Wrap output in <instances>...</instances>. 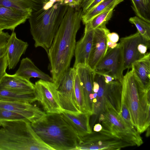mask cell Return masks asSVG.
<instances>
[{
    "label": "cell",
    "instance_id": "6da1fadb",
    "mask_svg": "<svg viewBox=\"0 0 150 150\" xmlns=\"http://www.w3.org/2000/svg\"><path fill=\"white\" fill-rule=\"evenodd\" d=\"M82 14L79 6H69L48 50L50 68L55 84L70 68Z\"/></svg>",
    "mask_w": 150,
    "mask_h": 150
},
{
    "label": "cell",
    "instance_id": "7a4b0ae2",
    "mask_svg": "<svg viewBox=\"0 0 150 150\" xmlns=\"http://www.w3.org/2000/svg\"><path fill=\"white\" fill-rule=\"evenodd\" d=\"M30 123L40 139L53 150H76L80 138L60 114L45 113Z\"/></svg>",
    "mask_w": 150,
    "mask_h": 150
},
{
    "label": "cell",
    "instance_id": "3957f363",
    "mask_svg": "<svg viewBox=\"0 0 150 150\" xmlns=\"http://www.w3.org/2000/svg\"><path fill=\"white\" fill-rule=\"evenodd\" d=\"M121 99L129 109L134 127L139 133L149 127L150 91H146L139 84L131 70L123 76Z\"/></svg>",
    "mask_w": 150,
    "mask_h": 150
},
{
    "label": "cell",
    "instance_id": "277c9868",
    "mask_svg": "<svg viewBox=\"0 0 150 150\" xmlns=\"http://www.w3.org/2000/svg\"><path fill=\"white\" fill-rule=\"evenodd\" d=\"M0 126V150H53L40 139L29 121H7Z\"/></svg>",
    "mask_w": 150,
    "mask_h": 150
},
{
    "label": "cell",
    "instance_id": "5b68a950",
    "mask_svg": "<svg viewBox=\"0 0 150 150\" xmlns=\"http://www.w3.org/2000/svg\"><path fill=\"white\" fill-rule=\"evenodd\" d=\"M68 7L57 2L47 10L32 12L28 19L35 47H41L47 53Z\"/></svg>",
    "mask_w": 150,
    "mask_h": 150
},
{
    "label": "cell",
    "instance_id": "8992f818",
    "mask_svg": "<svg viewBox=\"0 0 150 150\" xmlns=\"http://www.w3.org/2000/svg\"><path fill=\"white\" fill-rule=\"evenodd\" d=\"M99 119L102 123L100 133L121 140L132 146H139L143 144L140 134L126 123L119 113L113 109L106 106Z\"/></svg>",
    "mask_w": 150,
    "mask_h": 150
},
{
    "label": "cell",
    "instance_id": "52a82bcc",
    "mask_svg": "<svg viewBox=\"0 0 150 150\" xmlns=\"http://www.w3.org/2000/svg\"><path fill=\"white\" fill-rule=\"evenodd\" d=\"M76 71L70 67L55 84L62 111L76 114L79 110L75 94L74 79Z\"/></svg>",
    "mask_w": 150,
    "mask_h": 150
},
{
    "label": "cell",
    "instance_id": "ba28073f",
    "mask_svg": "<svg viewBox=\"0 0 150 150\" xmlns=\"http://www.w3.org/2000/svg\"><path fill=\"white\" fill-rule=\"evenodd\" d=\"M124 69L122 46L120 42L112 49L108 50L105 55L96 66L94 71L97 74H105L122 83Z\"/></svg>",
    "mask_w": 150,
    "mask_h": 150
},
{
    "label": "cell",
    "instance_id": "9c48e42d",
    "mask_svg": "<svg viewBox=\"0 0 150 150\" xmlns=\"http://www.w3.org/2000/svg\"><path fill=\"white\" fill-rule=\"evenodd\" d=\"M80 138L76 150H119L132 146L121 140L100 132H92Z\"/></svg>",
    "mask_w": 150,
    "mask_h": 150
},
{
    "label": "cell",
    "instance_id": "30bf717a",
    "mask_svg": "<svg viewBox=\"0 0 150 150\" xmlns=\"http://www.w3.org/2000/svg\"><path fill=\"white\" fill-rule=\"evenodd\" d=\"M34 84L37 101L42 105L45 112L61 114L63 110L54 83L40 79Z\"/></svg>",
    "mask_w": 150,
    "mask_h": 150
},
{
    "label": "cell",
    "instance_id": "8fae6325",
    "mask_svg": "<svg viewBox=\"0 0 150 150\" xmlns=\"http://www.w3.org/2000/svg\"><path fill=\"white\" fill-rule=\"evenodd\" d=\"M147 40H148L144 38L138 31L120 38V42L122 47L124 70L131 68L133 62L144 56L139 53L137 46L140 43Z\"/></svg>",
    "mask_w": 150,
    "mask_h": 150
},
{
    "label": "cell",
    "instance_id": "7c38bea8",
    "mask_svg": "<svg viewBox=\"0 0 150 150\" xmlns=\"http://www.w3.org/2000/svg\"><path fill=\"white\" fill-rule=\"evenodd\" d=\"M32 12V10H21L0 5V31H14L17 26L29 18Z\"/></svg>",
    "mask_w": 150,
    "mask_h": 150
},
{
    "label": "cell",
    "instance_id": "4fadbf2b",
    "mask_svg": "<svg viewBox=\"0 0 150 150\" xmlns=\"http://www.w3.org/2000/svg\"><path fill=\"white\" fill-rule=\"evenodd\" d=\"M93 30L92 46L87 65L94 70L108 50L107 33L110 30L106 26L98 28Z\"/></svg>",
    "mask_w": 150,
    "mask_h": 150
},
{
    "label": "cell",
    "instance_id": "5bb4252c",
    "mask_svg": "<svg viewBox=\"0 0 150 150\" xmlns=\"http://www.w3.org/2000/svg\"><path fill=\"white\" fill-rule=\"evenodd\" d=\"M74 68L81 85L88 113L92 115L93 99V87L95 71L88 65L78 64Z\"/></svg>",
    "mask_w": 150,
    "mask_h": 150
},
{
    "label": "cell",
    "instance_id": "9a60e30c",
    "mask_svg": "<svg viewBox=\"0 0 150 150\" xmlns=\"http://www.w3.org/2000/svg\"><path fill=\"white\" fill-rule=\"evenodd\" d=\"M0 108L19 114L30 123L38 120L45 114L35 105L23 102L0 100Z\"/></svg>",
    "mask_w": 150,
    "mask_h": 150
},
{
    "label": "cell",
    "instance_id": "2e32d148",
    "mask_svg": "<svg viewBox=\"0 0 150 150\" xmlns=\"http://www.w3.org/2000/svg\"><path fill=\"white\" fill-rule=\"evenodd\" d=\"M82 37L76 42L74 52L75 61L73 67L78 64L87 65L91 50L93 35V29L88 23L85 24Z\"/></svg>",
    "mask_w": 150,
    "mask_h": 150
},
{
    "label": "cell",
    "instance_id": "e0dca14e",
    "mask_svg": "<svg viewBox=\"0 0 150 150\" xmlns=\"http://www.w3.org/2000/svg\"><path fill=\"white\" fill-rule=\"evenodd\" d=\"M28 46L27 42L18 39L16 33L12 31L6 44V55L9 69H13L16 67Z\"/></svg>",
    "mask_w": 150,
    "mask_h": 150
},
{
    "label": "cell",
    "instance_id": "ac0fdd59",
    "mask_svg": "<svg viewBox=\"0 0 150 150\" xmlns=\"http://www.w3.org/2000/svg\"><path fill=\"white\" fill-rule=\"evenodd\" d=\"M0 89L27 94L35 92L34 84L15 74L6 73L0 81Z\"/></svg>",
    "mask_w": 150,
    "mask_h": 150
},
{
    "label": "cell",
    "instance_id": "d6986e66",
    "mask_svg": "<svg viewBox=\"0 0 150 150\" xmlns=\"http://www.w3.org/2000/svg\"><path fill=\"white\" fill-rule=\"evenodd\" d=\"M131 68L133 76L140 86L146 91L150 90V52L133 62Z\"/></svg>",
    "mask_w": 150,
    "mask_h": 150
},
{
    "label": "cell",
    "instance_id": "ffe728a7",
    "mask_svg": "<svg viewBox=\"0 0 150 150\" xmlns=\"http://www.w3.org/2000/svg\"><path fill=\"white\" fill-rule=\"evenodd\" d=\"M60 114L72 127L79 138L92 132L89 123L91 115L89 113L81 112L74 114L62 111Z\"/></svg>",
    "mask_w": 150,
    "mask_h": 150
},
{
    "label": "cell",
    "instance_id": "44dd1931",
    "mask_svg": "<svg viewBox=\"0 0 150 150\" xmlns=\"http://www.w3.org/2000/svg\"><path fill=\"white\" fill-rule=\"evenodd\" d=\"M15 74L29 81L31 78L34 77L53 82L52 77L40 70L28 57L22 59L19 68Z\"/></svg>",
    "mask_w": 150,
    "mask_h": 150
},
{
    "label": "cell",
    "instance_id": "7402d4cb",
    "mask_svg": "<svg viewBox=\"0 0 150 150\" xmlns=\"http://www.w3.org/2000/svg\"><path fill=\"white\" fill-rule=\"evenodd\" d=\"M94 79L98 83L99 88L97 97L93 100L92 115H100L105 109L106 83L103 76L95 72Z\"/></svg>",
    "mask_w": 150,
    "mask_h": 150
},
{
    "label": "cell",
    "instance_id": "603a6c76",
    "mask_svg": "<svg viewBox=\"0 0 150 150\" xmlns=\"http://www.w3.org/2000/svg\"><path fill=\"white\" fill-rule=\"evenodd\" d=\"M44 4V0H0V5L33 12L42 8Z\"/></svg>",
    "mask_w": 150,
    "mask_h": 150
},
{
    "label": "cell",
    "instance_id": "cb8c5ba5",
    "mask_svg": "<svg viewBox=\"0 0 150 150\" xmlns=\"http://www.w3.org/2000/svg\"><path fill=\"white\" fill-rule=\"evenodd\" d=\"M123 1L124 0H104L88 12L83 15L82 21L85 24L98 15L110 8H115Z\"/></svg>",
    "mask_w": 150,
    "mask_h": 150
},
{
    "label": "cell",
    "instance_id": "d4e9b609",
    "mask_svg": "<svg viewBox=\"0 0 150 150\" xmlns=\"http://www.w3.org/2000/svg\"><path fill=\"white\" fill-rule=\"evenodd\" d=\"M0 100L5 101H21L32 103L37 101L35 92L23 94L9 90L0 89Z\"/></svg>",
    "mask_w": 150,
    "mask_h": 150
},
{
    "label": "cell",
    "instance_id": "484cf974",
    "mask_svg": "<svg viewBox=\"0 0 150 150\" xmlns=\"http://www.w3.org/2000/svg\"><path fill=\"white\" fill-rule=\"evenodd\" d=\"M132 9L137 16L150 23V5L145 0H130Z\"/></svg>",
    "mask_w": 150,
    "mask_h": 150
},
{
    "label": "cell",
    "instance_id": "4316f807",
    "mask_svg": "<svg viewBox=\"0 0 150 150\" xmlns=\"http://www.w3.org/2000/svg\"><path fill=\"white\" fill-rule=\"evenodd\" d=\"M114 8H110L98 15L88 23L93 29L99 27H106V24L112 17Z\"/></svg>",
    "mask_w": 150,
    "mask_h": 150
},
{
    "label": "cell",
    "instance_id": "83f0119b",
    "mask_svg": "<svg viewBox=\"0 0 150 150\" xmlns=\"http://www.w3.org/2000/svg\"><path fill=\"white\" fill-rule=\"evenodd\" d=\"M74 89L76 100L79 110L81 112L88 113L81 85L76 71L74 79Z\"/></svg>",
    "mask_w": 150,
    "mask_h": 150
},
{
    "label": "cell",
    "instance_id": "f1b7e54d",
    "mask_svg": "<svg viewBox=\"0 0 150 150\" xmlns=\"http://www.w3.org/2000/svg\"><path fill=\"white\" fill-rule=\"evenodd\" d=\"M129 21L134 25L137 31L144 38L147 40H150V23L137 16L130 18Z\"/></svg>",
    "mask_w": 150,
    "mask_h": 150
},
{
    "label": "cell",
    "instance_id": "f546056e",
    "mask_svg": "<svg viewBox=\"0 0 150 150\" xmlns=\"http://www.w3.org/2000/svg\"><path fill=\"white\" fill-rule=\"evenodd\" d=\"M21 120L29 121L19 114L0 108V124L5 121Z\"/></svg>",
    "mask_w": 150,
    "mask_h": 150
},
{
    "label": "cell",
    "instance_id": "4dcf8cb0",
    "mask_svg": "<svg viewBox=\"0 0 150 150\" xmlns=\"http://www.w3.org/2000/svg\"><path fill=\"white\" fill-rule=\"evenodd\" d=\"M120 114L125 122L132 127H134L129 109L123 100L121 99V107Z\"/></svg>",
    "mask_w": 150,
    "mask_h": 150
},
{
    "label": "cell",
    "instance_id": "1f68e13d",
    "mask_svg": "<svg viewBox=\"0 0 150 150\" xmlns=\"http://www.w3.org/2000/svg\"><path fill=\"white\" fill-rule=\"evenodd\" d=\"M104 0H83L79 6L82 8V15L95 7Z\"/></svg>",
    "mask_w": 150,
    "mask_h": 150
},
{
    "label": "cell",
    "instance_id": "d6a6232c",
    "mask_svg": "<svg viewBox=\"0 0 150 150\" xmlns=\"http://www.w3.org/2000/svg\"><path fill=\"white\" fill-rule=\"evenodd\" d=\"M8 67L6 54L0 59V81L6 73V70Z\"/></svg>",
    "mask_w": 150,
    "mask_h": 150
},
{
    "label": "cell",
    "instance_id": "836d02e7",
    "mask_svg": "<svg viewBox=\"0 0 150 150\" xmlns=\"http://www.w3.org/2000/svg\"><path fill=\"white\" fill-rule=\"evenodd\" d=\"M107 38L110 41L114 43H117L119 39V36L117 33L115 32L111 33L110 31L107 33Z\"/></svg>",
    "mask_w": 150,
    "mask_h": 150
},
{
    "label": "cell",
    "instance_id": "e575fe53",
    "mask_svg": "<svg viewBox=\"0 0 150 150\" xmlns=\"http://www.w3.org/2000/svg\"><path fill=\"white\" fill-rule=\"evenodd\" d=\"M100 74L103 76L104 78L105 81L107 83H108L115 80L112 77L108 74L103 73L100 74Z\"/></svg>",
    "mask_w": 150,
    "mask_h": 150
},
{
    "label": "cell",
    "instance_id": "d590c367",
    "mask_svg": "<svg viewBox=\"0 0 150 150\" xmlns=\"http://www.w3.org/2000/svg\"><path fill=\"white\" fill-rule=\"evenodd\" d=\"M118 44V43L113 42L107 39V45L108 50L114 48L117 46Z\"/></svg>",
    "mask_w": 150,
    "mask_h": 150
},
{
    "label": "cell",
    "instance_id": "8d00e7d4",
    "mask_svg": "<svg viewBox=\"0 0 150 150\" xmlns=\"http://www.w3.org/2000/svg\"><path fill=\"white\" fill-rule=\"evenodd\" d=\"M6 44L0 47V59L6 54Z\"/></svg>",
    "mask_w": 150,
    "mask_h": 150
},
{
    "label": "cell",
    "instance_id": "74e56055",
    "mask_svg": "<svg viewBox=\"0 0 150 150\" xmlns=\"http://www.w3.org/2000/svg\"><path fill=\"white\" fill-rule=\"evenodd\" d=\"M99 88V85L98 83L94 79L93 87V93H97L98 91Z\"/></svg>",
    "mask_w": 150,
    "mask_h": 150
},
{
    "label": "cell",
    "instance_id": "f35d334b",
    "mask_svg": "<svg viewBox=\"0 0 150 150\" xmlns=\"http://www.w3.org/2000/svg\"><path fill=\"white\" fill-rule=\"evenodd\" d=\"M102 129V125L99 123L96 124L93 127V130L95 132H99Z\"/></svg>",
    "mask_w": 150,
    "mask_h": 150
},
{
    "label": "cell",
    "instance_id": "ab89813d",
    "mask_svg": "<svg viewBox=\"0 0 150 150\" xmlns=\"http://www.w3.org/2000/svg\"><path fill=\"white\" fill-rule=\"evenodd\" d=\"M82 0H74L73 3L69 6H79Z\"/></svg>",
    "mask_w": 150,
    "mask_h": 150
},
{
    "label": "cell",
    "instance_id": "60d3db41",
    "mask_svg": "<svg viewBox=\"0 0 150 150\" xmlns=\"http://www.w3.org/2000/svg\"><path fill=\"white\" fill-rule=\"evenodd\" d=\"M74 0H65L63 2V4L70 6L73 1Z\"/></svg>",
    "mask_w": 150,
    "mask_h": 150
},
{
    "label": "cell",
    "instance_id": "b9f144b4",
    "mask_svg": "<svg viewBox=\"0 0 150 150\" xmlns=\"http://www.w3.org/2000/svg\"><path fill=\"white\" fill-rule=\"evenodd\" d=\"M147 4L150 5V0H145Z\"/></svg>",
    "mask_w": 150,
    "mask_h": 150
},
{
    "label": "cell",
    "instance_id": "7bdbcfd3",
    "mask_svg": "<svg viewBox=\"0 0 150 150\" xmlns=\"http://www.w3.org/2000/svg\"><path fill=\"white\" fill-rule=\"evenodd\" d=\"M61 1V3H60L61 4H63L64 1L65 0H60Z\"/></svg>",
    "mask_w": 150,
    "mask_h": 150
},
{
    "label": "cell",
    "instance_id": "ee69618b",
    "mask_svg": "<svg viewBox=\"0 0 150 150\" xmlns=\"http://www.w3.org/2000/svg\"><path fill=\"white\" fill-rule=\"evenodd\" d=\"M2 31H0V34Z\"/></svg>",
    "mask_w": 150,
    "mask_h": 150
},
{
    "label": "cell",
    "instance_id": "f6af8a7d",
    "mask_svg": "<svg viewBox=\"0 0 150 150\" xmlns=\"http://www.w3.org/2000/svg\"><path fill=\"white\" fill-rule=\"evenodd\" d=\"M60 0V1H61V2H60V3H61V1L60 0Z\"/></svg>",
    "mask_w": 150,
    "mask_h": 150
}]
</instances>
